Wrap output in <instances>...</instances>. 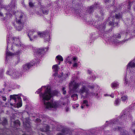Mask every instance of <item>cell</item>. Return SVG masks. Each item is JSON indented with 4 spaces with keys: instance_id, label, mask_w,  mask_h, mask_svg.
<instances>
[{
    "instance_id": "cell-11",
    "label": "cell",
    "mask_w": 135,
    "mask_h": 135,
    "mask_svg": "<svg viewBox=\"0 0 135 135\" xmlns=\"http://www.w3.org/2000/svg\"><path fill=\"white\" fill-rule=\"evenodd\" d=\"M122 135H127V134L125 133H123Z\"/></svg>"
},
{
    "instance_id": "cell-3",
    "label": "cell",
    "mask_w": 135,
    "mask_h": 135,
    "mask_svg": "<svg viewBox=\"0 0 135 135\" xmlns=\"http://www.w3.org/2000/svg\"><path fill=\"white\" fill-rule=\"evenodd\" d=\"M65 64L66 66L71 69L75 70L79 66V63L77 58L75 56H70L65 60Z\"/></svg>"
},
{
    "instance_id": "cell-6",
    "label": "cell",
    "mask_w": 135,
    "mask_h": 135,
    "mask_svg": "<svg viewBox=\"0 0 135 135\" xmlns=\"http://www.w3.org/2000/svg\"><path fill=\"white\" fill-rule=\"evenodd\" d=\"M7 11L4 8H1L0 9V15L2 18H4L6 16Z\"/></svg>"
},
{
    "instance_id": "cell-4",
    "label": "cell",
    "mask_w": 135,
    "mask_h": 135,
    "mask_svg": "<svg viewBox=\"0 0 135 135\" xmlns=\"http://www.w3.org/2000/svg\"><path fill=\"white\" fill-rule=\"evenodd\" d=\"M23 3L25 7L30 11L36 10L39 6V3L37 1H24Z\"/></svg>"
},
{
    "instance_id": "cell-7",
    "label": "cell",
    "mask_w": 135,
    "mask_h": 135,
    "mask_svg": "<svg viewBox=\"0 0 135 135\" xmlns=\"http://www.w3.org/2000/svg\"><path fill=\"white\" fill-rule=\"evenodd\" d=\"M46 49H37L36 51V53L39 54H42L45 52Z\"/></svg>"
},
{
    "instance_id": "cell-12",
    "label": "cell",
    "mask_w": 135,
    "mask_h": 135,
    "mask_svg": "<svg viewBox=\"0 0 135 135\" xmlns=\"http://www.w3.org/2000/svg\"><path fill=\"white\" fill-rule=\"evenodd\" d=\"M22 135H26L25 134H23Z\"/></svg>"
},
{
    "instance_id": "cell-10",
    "label": "cell",
    "mask_w": 135,
    "mask_h": 135,
    "mask_svg": "<svg viewBox=\"0 0 135 135\" xmlns=\"http://www.w3.org/2000/svg\"><path fill=\"white\" fill-rule=\"evenodd\" d=\"M15 124H18L20 125V121L18 120H16L15 122Z\"/></svg>"
},
{
    "instance_id": "cell-5",
    "label": "cell",
    "mask_w": 135,
    "mask_h": 135,
    "mask_svg": "<svg viewBox=\"0 0 135 135\" xmlns=\"http://www.w3.org/2000/svg\"><path fill=\"white\" fill-rule=\"evenodd\" d=\"M28 36L30 39L33 40L41 36V32H37L34 30H31L28 33Z\"/></svg>"
},
{
    "instance_id": "cell-2",
    "label": "cell",
    "mask_w": 135,
    "mask_h": 135,
    "mask_svg": "<svg viewBox=\"0 0 135 135\" xmlns=\"http://www.w3.org/2000/svg\"><path fill=\"white\" fill-rule=\"evenodd\" d=\"M21 42L18 38H12L9 41L8 48L11 52H17L21 49Z\"/></svg>"
},
{
    "instance_id": "cell-13",
    "label": "cell",
    "mask_w": 135,
    "mask_h": 135,
    "mask_svg": "<svg viewBox=\"0 0 135 135\" xmlns=\"http://www.w3.org/2000/svg\"><path fill=\"white\" fill-rule=\"evenodd\" d=\"M134 8L135 9V4H134Z\"/></svg>"
},
{
    "instance_id": "cell-1",
    "label": "cell",
    "mask_w": 135,
    "mask_h": 135,
    "mask_svg": "<svg viewBox=\"0 0 135 135\" xmlns=\"http://www.w3.org/2000/svg\"><path fill=\"white\" fill-rule=\"evenodd\" d=\"M26 21V15L22 11L18 10L16 12L13 24L16 30L18 31L21 30L25 26Z\"/></svg>"
},
{
    "instance_id": "cell-9",
    "label": "cell",
    "mask_w": 135,
    "mask_h": 135,
    "mask_svg": "<svg viewBox=\"0 0 135 135\" xmlns=\"http://www.w3.org/2000/svg\"><path fill=\"white\" fill-rule=\"evenodd\" d=\"M46 107L47 108H51L52 107V105L50 102H48L46 104Z\"/></svg>"
},
{
    "instance_id": "cell-8",
    "label": "cell",
    "mask_w": 135,
    "mask_h": 135,
    "mask_svg": "<svg viewBox=\"0 0 135 135\" xmlns=\"http://www.w3.org/2000/svg\"><path fill=\"white\" fill-rule=\"evenodd\" d=\"M131 129L133 132L135 133V121L133 123Z\"/></svg>"
}]
</instances>
